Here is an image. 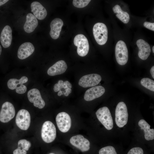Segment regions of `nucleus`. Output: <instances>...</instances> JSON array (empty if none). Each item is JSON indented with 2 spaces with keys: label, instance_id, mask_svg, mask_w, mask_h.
Segmentation results:
<instances>
[{
  "label": "nucleus",
  "instance_id": "obj_1",
  "mask_svg": "<svg viewBox=\"0 0 154 154\" xmlns=\"http://www.w3.org/2000/svg\"><path fill=\"white\" fill-rule=\"evenodd\" d=\"M93 34L97 42L100 45L104 44L108 38L107 27L104 23H96L93 29Z\"/></svg>",
  "mask_w": 154,
  "mask_h": 154
},
{
  "label": "nucleus",
  "instance_id": "obj_2",
  "mask_svg": "<svg viewBox=\"0 0 154 154\" xmlns=\"http://www.w3.org/2000/svg\"><path fill=\"white\" fill-rule=\"evenodd\" d=\"M99 121L108 130L112 129L113 121L110 111L107 107H104L99 109L96 113Z\"/></svg>",
  "mask_w": 154,
  "mask_h": 154
},
{
  "label": "nucleus",
  "instance_id": "obj_3",
  "mask_svg": "<svg viewBox=\"0 0 154 154\" xmlns=\"http://www.w3.org/2000/svg\"><path fill=\"white\" fill-rule=\"evenodd\" d=\"M128 113L127 108L123 102H119L117 105L115 110V121L117 125L119 127H122L127 123Z\"/></svg>",
  "mask_w": 154,
  "mask_h": 154
},
{
  "label": "nucleus",
  "instance_id": "obj_4",
  "mask_svg": "<svg viewBox=\"0 0 154 154\" xmlns=\"http://www.w3.org/2000/svg\"><path fill=\"white\" fill-rule=\"evenodd\" d=\"M41 136L42 140L46 143L53 141L56 136V130L54 124L47 121L43 124L41 129Z\"/></svg>",
  "mask_w": 154,
  "mask_h": 154
},
{
  "label": "nucleus",
  "instance_id": "obj_5",
  "mask_svg": "<svg viewBox=\"0 0 154 154\" xmlns=\"http://www.w3.org/2000/svg\"><path fill=\"white\" fill-rule=\"evenodd\" d=\"M115 56L117 63L123 65L127 63L128 58V49L125 42L122 40H119L115 47Z\"/></svg>",
  "mask_w": 154,
  "mask_h": 154
},
{
  "label": "nucleus",
  "instance_id": "obj_6",
  "mask_svg": "<svg viewBox=\"0 0 154 154\" xmlns=\"http://www.w3.org/2000/svg\"><path fill=\"white\" fill-rule=\"evenodd\" d=\"M74 45L77 46V52L81 56H84L88 53L89 49L88 40L83 35L79 34L76 35L74 40Z\"/></svg>",
  "mask_w": 154,
  "mask_h": 154
},
{
  "label": "nucleus",
  "instance_id": "obj_7",
  "mask_svg": "<svg viewBox=\"0 0 154 154\" xmlns=\"http://www.w3.org/2000/svg\"><path fill=\"white\" fill-rule=\"evenodd\" d=\"M15 121L21 129L26 130L29 127L31 123V116L29 112L25 109H21L18 112Z\"/></svg>",
  "mask_w": 154,
  "mask_h": 154
},
{
  "label": "nucleus",
  "instance_id": "obj_8",
  "mask_svg": "<svg viewBox=\"0 0 154 154\" xmlns=\"http://www.w3.org/2000/svg\"><path fill=\"white\" fill-rule=\"evenodd\" d=\"M56 120L59 129L62 132H66L70 128L71 120L69 115L64 112L58 113L56 116Z\"/></svg>",
  "mask_w": 154,
  "mask_h": 154
},
{
  "label": "nucleus",
  "instance_id": "obj_9",
  "mask_svg": "<svg viewBox=\"0 0 154 154\" xmlns=\"http://www.w3.org/2000/svg\"><path fill=\"white\" fill-rule=\"evenodd\" d=\"M15 110L13 105L6 102L2 105L0 112V121L4 123L9 121L14 117Z\"/></svg>",
  "mask_w": 154,
  "mask_h": 154
},
{
  "label": "nucleus",
  "instance_id": "obj_10",
  "mask_svg": "<svg viewBox=\"0 0 154 154\" xmlns=\"http://www.w3.org/2000/svg\"><path fill=\"white\" fill-rule=\"evenodd\" d=\"M28 80V78L25 76L22 77L20 79L12 78L8 81L7 85L10 89H16V92L19 94H23L27 91V88L23 84L27 82Z\"/></svg>",
  "mask_w": 154,
  "mask_h": 154
},
{
  "label": "nucleus",
  "instance_id": "obj_11",
  "mask_svg": "<svg viewBox=\"0 0 154 154\" xmlns=\"http://www.w3.org/2000/svg\"><path fill=\"white\" fill-rule=\"evenodd\" d=\"M102 79L101 76L98 74H92L85 75L79 80L78 84L84 88L93 87L97 85Z\"/></svg>",
  "mask_w": 154,
  "mask_h": 154
},
{
  "label": "nucleus",
  "instance_id": "obj_12",
  "mask_svg": "<svg viewBox=\"0 0 154 154\" xmlns=\"http://www.w3.org/2000/svg\"><path fill=\"white\" fill-rule=\"evenodd\" d=\"M71 144L82 152L88 151L90 149L89 141L81 135L72 137L70 139Z\"/></svg>",
  "mask_w": 154,
  "mask_h": 154
},
{
  "label": "nucleus",
  "instance_id": "obj_13",
  "mask_svg": "<svg viewBox=\"0 0 154 154\" xmlns=\"http://www.w3.org/2000/svg\"><path fill=\"white\" fill-rule=\"evenodd\" d=\"M27 97L29 101L33 103L35 107L42 109L45 106V102L38 89L33 88L30 90L28 92Z\"/></svg>",
  "mask_w": 154,
  "mask_h": 154
},
{
  "label": "nucleus",
  "instance_id": "obj_14",
  "mask_svg": "<svg viewBox=\"0 0 154 154\" xmlns=\"http://www.w3.org/2000/svg\"><path fill=\"white\" fill-rule=\"evenodd\" d=\"M105 92V89L102 86H95L86 91L84 98L86 101H92L102 96Z\"/></svg>",
  "mask_w": 154,
  "mask_h": 154
},
{
  "label": "nucleus",
  "instance_id": "obj_15",
  "mask_svg": "<svg viewBox=\"0 0 154 154\" xmlns=\"http://www.w3.org/2000/svg\"><path fill=\"white\" fill-rule=\"evenodd\" d=\"M72 88V85L69 81H66L64 82L63 80H60L57 83L54 85L53 90L56 92L59 91L58 93V96H60L64 94L67 96L71 93Z\"/></svg>",
  "mask_w": 154,
  "mask_h": 154
},
{
  "label": "nucleus",
  "instance_id": "obj_16",
  "mask_svg": "<svg viewBox=\"0 0 154 154\" xmlns=\"http://www.w3.org/2000/svg\"><path fill=\"white\" fill-rule=\"evenodd\" d=\"M35 47L31 43L25 42L21 44L18 51V58L21 60L25 59L30 56L34 52Z\"/></svg>",
  "mask_w": 154,
  "mask_h": 154
},
{
  "label": "nucleus",
  "instance_id": "obj_17",
  "mask_svg": "<svg viewBox=\"0 0 154 154\" xmlns=\"http://www.w3.org/2000/svg\"><path fill=\"white\" fill-rule=\"evenodd\" d=\"M136 44L139 48L138 55L142 60H145L149 56L151 51L149 44L144 40L139 39L136 42Z\"/></svg>",
  "mask_w": 154,
  "mask_h": 154
},
{
  "label": "nucleus",
  "instance_id": "obj_18",
  "mask_svg": "<svg viewBox=\"0 0 154 154\" xmlns=\"http://www.w3.org/2000/svg\"><path fill=\"white\" fill-rule=\"evenodd\" d=\"M67 68V64L63 60L58 61L50 67L47 70V74L50 76H54L64 73Z\"/></svg>",
  "mask_w": 154,
  "mask_h": 154
},
{
  "label": "nucleus",
  "instance_id": "obj_19",
  "mask_svg": "<svg viewBox=\"0 0 154 154\" xmlns=\"http://www.w3.org/2000/svg\"><path fill=\"white\" fill-rule=\"evenodd\" d=\"M0 41L4 48L9 47L12 39V30L9 25H6L3 29L1 34Z\"/></svg>",
  "mask_w": 154,
  "mask_h": 154
},
{
  "label": "nucleus",
  "instance_id": "obj_20",
  "mask_svg": "<svg viewBox=\"0 0 154 154\" xmlns=\"http://www.w3.org/2000/svg\"><path fill=\"white\" fill-rule=\"evenodd\" d=\"M63 25V21L59 18H56L51 21L50 35L52 39H56L59 37Z\"/></svg>",
  "mask_w": 154,
  "mask_h": 154
},
{
  "label": "nucleus",
  "instance_id": "obj_21",
  "mask_svg": "<svg viewBox=\"0 0 154 154\" xmlns=\"http://www.w3.org/2000/svg\"><path fill=\"white\" fill-rule=\"evenodd\" d=\"M31 11L34 15L40 20L44 19L47 15V12L45 8L38 1H34L31 4Z\"/></svg>",
  "mask_w": 154,
  "mask_h": 154
},
{
  "label": "nucleus",
  "instance_id": "obj_22",
  "mask_svg": "<svg viewBox=\"0 0 154 154\" xmlns=\"http://www.w3.org/2000/svg\"><path fill=\"white\" fill-rule=\"evenodd\" d=\"M38 25L37 18L31 13H28L26 16V21L24 25L25 32L30 33L33 32Z\"/></svg>",
  "mask_w": 154,
  "mask_h": 154
},
{
  "label": "nucleus",
  "instance_id": "obj_23",
  "mask_svg": "<svg viewBox=\"0 0 154 154\" xmlns=\"http://www.w3.org/2000/svg\"><path fill=\"white\" fill-rule=\"evenodd\" d=\"M138 125L144 132V137L147 141L153 140L154 139V129L150 128V125L144 119L140 120Z\"/></svg>",
  "mask_w": 154,
  "mask_h": 154
},
{
  "label": "nucleus",
  "instance_id": "obj_24",
  "mask_svg": "<svg viewBox=\"0 0 154 154\" xmlns=\"http://www.w3.org/2000/svg\"><path fill=\"white\" fill-rule=\"evenodd\" d=\"M116 17L124 23H127L130 20L129 15L127 12L123 11L119 5H115L112 8Z\"/></svg>",
  "mask_w": 154,
  "mask_h": 154
},
{
  "label": "nucleus",
  "instance_id": "obj_25",
  "mask_svg": "<svg viewBox=\"0 0 154 154\" xmlns=\"http://www.w3.org/2000/svg\"><path fill=\"white\" fill-rule=\"evenodd\" d=\"M141 85L152 91H154V81L148 78H144L141 81Z\"/></svg>",
  "mask_w": 154,
  "mask_h": 154
},
{
  "label": "nucleus",
  "instance_id": "obj_26",
  "mask_svg": "<svg viewBox=\"0 0 154 154\" xmlns=\"http://www.w3.org/2000/svg\"><path fill=\"white\" fill-rule=\"evenodd\" d=\"M99 154H117L115 148L113 146H108L100 149Z\"/></svg>",
  "mask_w": 154,
  "mask_h": 154
},
{
  "label": "nucleus",
  "instance_id": "obj_27",
  "mask_svg": "<svg viewBox=\"0 0 154 154\" xmlns=\"http://www.w3.org/2000/svg\"><path fill=\"white\" fill-rule=\"evenodd\" d=\"M31 146V143L25 139L20 140L18 143V147L23 149L26 151H28Z\"/></svg>",
  "mask_w": 154,
  "mask_h": 154
},
{
  "label": "nucleus",
  "instance_id": "obj_28",
  "mask_svg": "<svg viewBox=\"0 0 154 154\" xmlns=\"http://www.w3.org/2000/svg\"><path fill=\"white\" fill-rule=\"evenodd\" d=\"M90 1V0H73L72 4L76 7L82 8L87 5Z\"/></svg>",
  "mask_w": 154,
  "mask_h": 154
},
{
  "label": "nucleus",
  "instance_id": "obj_29",
  "mask_svg": "<svg viewBox=\"0 0 154 154\" xmlns=\"http://www.w3.org/2000/svg\"><path fill=\"white\" fill-rule=\"evenodd\" d=\"M127 154H143V149L140 147H135L131 149Z\"/></svg>",
  "mask_w": 154,
  "mask_h": 154
},
{
  "label": "nucleus",
  "instance_id": "obj_30",
  "mask_svg": "<svg viewBox=\"0 0 154 154\" xmlns=\"http://www.w3.org/2000/svg\"><path fill=\"white\" fill-rule=\"evenodd\" d=\"M144 27L152 31H154V23L149 22H145L143 23Z\"/></svg>",
  "mask_w": 154,
  "mask_h": 154
},
{
  "label": "nucleus",
  "instance_id": "obj_31",
  "mask_svg": "<svg viewBox=\"0 0 154 154\" xmlns=\"http://www.w3.org/2000/svg\"><path fill=\"white\" fill-rule=\"evenodd\" d=\"M27 152L25 150L18 147L13 151V154H27Z\"/></svg>",
  "mask_w": 154,
  "mask_h": 154
},
{
  "label": "nucleus",
  "instance_id": "obj_32",
  "mask_svg": "<svg viewBox=\"0 0 154 154\" xmlns=\"http://www.w3.org/2000/svg\"><path fill=\"white\" fill-rule=\"evenodd\" d=\"M150 73L151 74V76L153 78H154V66H153L151 68L150 70Z\"/></svg>",
  "mask_w": 154,
  "mask_h": 154
},
{
  "label": "nucleus",
  "instance_id": "obj_33",
  "mask_svg": "<svg viewBox=\"0 0 154 154\" xmlns=\"http://www.w3.org/2000/svg\"><path fill=\"white\" fill-rule=\"evenodd\" d=\"M8 1V0H0V6L5 4Z\"/></svg>",
  "mask_w": 154,
  "mask_h": 154
},
{
  "label": "nucleus",
  "instance_id": "obj_34",
  "mask_svg": "<svg viewBox=\"0 0 154 154\" xmlns=\"http://www.w3.org/2000/svg\"><path fill=\"white\" fill-rule=\"evenodd\" d=\"M2 51V48L1 46L0 45V55L1 54Z\"/></svg>",
  "mask_w": 154,
  "mask_h": 154
},
{
  "label": "nucleus",
  "instance_id": "obj_35",
  "mask_svg": "<svg viewBox=\"0 0 154 154\" xmlns=\"http://www.w3.org/2000/svg\"><path fill=\"white\" fill-rule=\"evenodd\" d=\"M152 50H153V52L154 53V46H153L152 47Z\"/></svg>",
  "mask_w": 154,
  "mask_h": 154
},
{
  "label": "nucleus",
  "instance_id": "obj_36",
  "mask_svg": "<svg viewBox=\"0 0 154 154\" xmlns=\"http://www.w3.org/2000/svg\"><path fill=\"white\" fill-rule=\"evenodd\" d=\"M49 154H54V153H49Z\"/></svg>",
  "mask_w": 154,
  "mask_h": 154
}]
</instances>
